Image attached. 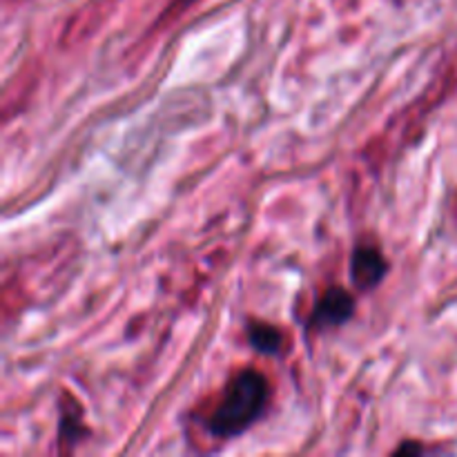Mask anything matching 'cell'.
Returning a JSON list of instances; mask_svg holds the SVG:
<instances>
[{"label":"cell","mask_w":457,"mask_h":457,"mask_svg":"<svg viewBox=\"0 0 457 457\" xmlns=\"http://www.w3.org/2000/svg\"><path fill=\"white\" fill-rule=\"evenodd\" d=\"M272 386L262 370L245 366L237 370L214 402L201 413L199 424L212 440L226 442L244 436L266 415Z\"/></svg>","instance_id":"6da1fadb"},{"label":"cell","mask_w":457,"mask_h":457,"mask_svg":"<svg viewBox=\"0 0 457 457\" xmlns=\"http://www.w3.org/2000/svg\"><path fill=\"white\" fill-rule=\"evenodd\" d=\"M355 297L346 288L330 286L317 297L311 317H308V330L311 333H328V330L348 324L355 315Z\"/></svg>","instance_id":"7a4b0ae2"},{"label":"cell","mask_w":457,"mask_h":457,"mask_svg":"<svg viewBox=\"0 0 457 457\" xmlns=\"http://www.w3.org/2000/svg\"><path fill=\"white\" fill-rule=\"evenodd\" d=\"M388 262L384 257L382 248H379L378 241H360V244L353 248L351 254V281L360 293H370V290L378 288L384 281V277L388 275Z\"/></svg>","instance_id":"3957f363"},{"label":"cell","mask_w":457,"mask_h":457,"mask_svg":"<svg viewBox=\"0 0 457 457\" xmlns=\"http://www.w3.org/2000/svg\"><path fill=\"white\" fill-rule=\"evenodd\" d=\"M248 342L250 346L254 348L257 353L262 355H284L286 351V344H288V337H286L284 330L275 324H268V321L262 320H253L248 321Z\"/></svg>","instance_id":"277c9868"},{"label":"cell","mask_w":457,"mask_h":457,"mask_svg":"<svg viewBox=\"0 0 457 457\" xmlns=\"http://www.w3.org/2000/svg\"><path fill=\"white\" fill-rule=\"evenodd\" d=\"M87 428L80 424V411L76 406V402H67V404H61V424H58V442L61 445H70L74 449L79 445V437L85 436Z\"/></svg>","instance_id":"5b68a950"},{"label":"cell","mask_w":457,"mask_h":457,"mask_svg":"<svg viewBox=\"0 0 457 457\" xmlns=\"http://www.w3.org/2000/svg\"><path fill=\"white\" fill-rule=\"evenodd\" d=\"M195 3L196 0H172V4H170L168 12H165L163 21H170V18L179 16V13H183L187 7H190V4H195Z\"/></svg>","instance_id":"8992f818"},{"label":"cell","mask_w":457,"mask_h":457,"mask_svg":"<svg viewBox=\"0 0 457 457\" xmlns=\"http://www.w3.org/2000/svg\"><path fill=\"white\" fill-rule=\"evenodd\" d=\"M424 446L420 445H413V442H404L402 446H397L395 449V455H406V453H422Z\"/></svg>","instance_id":"52a82bcc"}]
</instances>
